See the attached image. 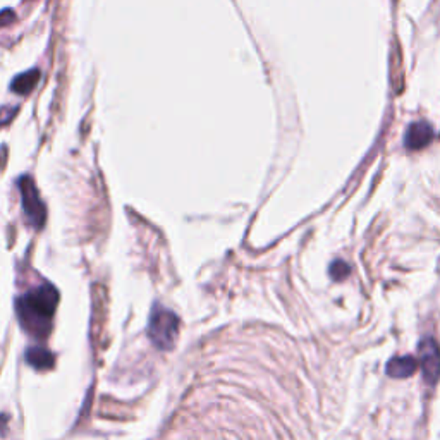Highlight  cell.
Listing matches in <instances>:
<instances>
[{"instance_id": "2", "label": "cell", "mask_w": 440, "mask_h": 440, "mask_svg": "<svg viewBox=\"0 0 440 440\" xmlns=\"http://www.w3.org/2000/svg\"><path fill=\"white\" fill-rule=\"evenodd\" d=\"M179 316L169 308H163L160 305H153L152 313L148 319V339L155 347L162 351L172 349L176 344L177 334H179Z\"/></svg>"}, {"instance_id": "5", "label": "cell", "mask_w": 440, "mask_h": 440, "mask_svg": "<svg viewBox=\"0 0 440 440\" xmlns=\"http://www.w3.org/2000/svg\"><path fill=\"white\" fill-rule=\"evenodd\" d=\"M435 138V131L428 122H415L408 128L404 135V146L408 150H421L425 146H428L432 143V139Z\"/></svg>"}, {"instance_id": "8", "label": "cell", "mask_w": 440, "mask_h": 440, "mask_svg": "<svg viewBox=\"0 0 440 440\" xmlns=\"http://www.w3.org/2000/svg\"><path fill=\"white\" fill-rule=\"evenodd\" d=\"M40 80V73L36 69L28 71V73H23L12 81V90L19 95H28L30 91L35 88L36 81Z\"/></svg>"}, {"instance_id": "6", "label": "cell", "mask_w": 440, "mask_h": 440, "mask_svg": "<svg viewBox=\"0 0 440 440\" xmlns=\"http://www.w3.org/2000/svg\"><path fill=\"white\" fill-rule=\"evenodd\" d=\"M418 368V361L413 356H401V358H392L387 363V375L394 378H408Z\"/></svg>"}, {"instance_id": "1", "label": "cell", "mask_w": 440, "mask_h": 440, "mask_svg": "<svg viewBox=\"0 0 440 440\" xmlns=\"http://www.w3.org/2000/svg\"><path fill=\"white\" fill-rule=\"evenodd\" d=\"M59 305V291L52 284L36 286L16 301V313L23 329L33 337L49 336Z\"/></svg>"}, {"instance_id": "10", "label": "cell", "mask_w": 440, "mask_h": 440, "mask_svg": "<svg viewBox=\"0 0 440 440\" xmlns=\"http://www.w3.org/2000/svg\"><path fill=\"white\" fill-rule=\"evenodd\" d=\"M14 115H16L14 107H0V126L11 122Z\"/></svg>"}, {"instance_id": "9", "label": "cell", "mask_w": 440, "mask_h": 440, "mask_svg": "<svg viewBox=\"0 0 440 440\" xmlns=\"http://www.w3.org/2000/svg\"><path fill=\"white\" fill-rule=\"evenodd\" d=\"M349 274H351L349 265L344 264V262L340 260L334 262L332 267H330V275H332L334 281H343V279H346Z\"/></svg>"}, {"instance_id": "3", "label": "cell", "mask_w": 440, "mask_h": 440, "mask_svg": "<svg viewBox=\"0 0 440 440\" xmlns=\"http://www.w3.org/2000/svg\"><path fill=\"white\" fill-rule=\"evenodd\" d=\"M19 189H21L23 198V211H25L28 222L33 227L40 229L45 226L47 220V208L43 205L42 198H40L38 189H36L35 183L32 181V177L25 176L19 181Z\"/></svg>"}, {"instance_id": "4", "label": "cell", "mask_w": 440, "mask_h": 440, "mask_svg": "<svg viewBox=\"0 0 440 440\" xmlns=\"http://www.w3.org/2000/svg\"><path fill=\"white\" fill-rule=\"evenodd\" d=\"M418 356L423 370V378L428 385H435L440 378V349L435 339L423 337L418 346Z\"/></svg>"}, {"instance_id": "7", "label": "cell", "mask_w": 440, "mask_h": 440, "mask_svg": "<svg viewBox=\"0 0 440 440\" xmlns=\"http://www.w3.org/2000/svg\"><path fill=\"white\" fill-rule=\"evenodd\" d=\"M25 358L30 367L40 371L49 370L56 363V356L49 349H45V347H28Z\"/></svg>"}]
</instances>
